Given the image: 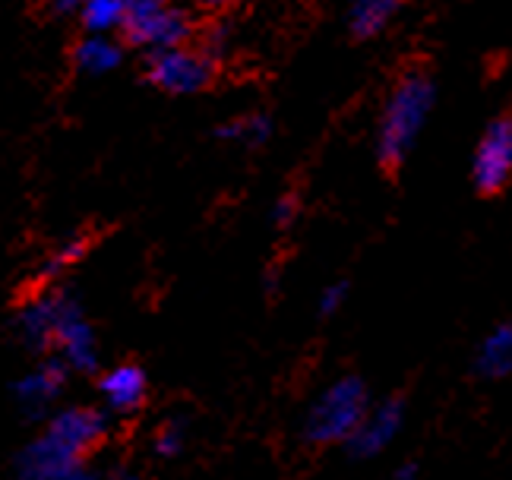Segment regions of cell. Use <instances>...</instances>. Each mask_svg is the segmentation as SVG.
Listing matches in <instances>:
<instances>
[{"label": "cell", "instance_id": "ac0fdd59", "mask_svg": "<svg viewBox=\"0 0 512 480\" xmlns=\"http://www.w3.org/2000/svg\"><path fill=\"white\" fill-rule=\"evenodd\" d=\"M348 297V282H336V285H329L320 297V313L323 316H332L339 307H342V300Z\"/></svg>", "mask_w": 512, "mask_h": 480}, {"label": "cell", "instance_id": "9a60e30c", "mask_svg": "<svg viewBox=\"0 0 512 480\" xmlns=\"http://www.w3.org/2000/svg\"><path fill=\"white\" fill-rule=\"evenodd\" d=\"M219 139H238V143H263V139L269 136V120L263 114H250V117H241V120H231V124L219 127V133H215Z\"/></svg>", "mask_w": 512, "mask_h": 480}, {"label": "cell", "instance_id": "277c9868", "mask_svg": "<svg viewBox=\"0 0 512 480\" xmlns=\"http://www.w3.org/2000/svg\"><path fill=\"white\" fill-rule=\"evenodd\" d=\"M367 411H370V392L364 386V379L342 376L313 402L304 433L310 443H317V446L348 443L351 433L361 427Z\"/></svg>", "mask_w": 512, "mask_h": 480}, {"label": "cell", "instance_id": "2e32d148", "mask_svg": "<svg viewBox=\"0 0 512 480\" xmlns=\"http://www.w3.org/2000/svg\"><path fill=\"white\" fill-rule=\"evenodd\" d=\"M86 253V244L83 240H70V244H64L61 250H54L51 259L45 263V275H57V272H64L67 266H73L76 259H80Z\"/></svg>", "mask_w": 512, "mask_h": 480}, {"label": "cell", "instance_id": "5b68a950", "mask_svg": "<svg viewBox=\"0 0 512 480\" xmlns=\"http://www.w3.org/2000/svg\"><path fill=\"white\" fill-rule=\"evenodd\" d=\"M149 79H152V86H159L162 92H171V95H193V92H203V89L212 83V79H215L212 54H206V51H193V48H187V45L152 51V60H149Z\"/></svg>", "mask_w": 512, "mask_h": 480}, {"label": "cell", "instance_id": "3957f363", "mask_svg": "<svg viewBox=\"0 0 512 480\" xmlns=\"http://www.w3.org/2000/svg\"><path fill=\"white\" fill-rule=\"evenodd\" d=\"M430 108H433L430 76L424 70H405L396 89L389 92L380 133H377V155L386 171H396L408 158V152L415 149Z\"/></svg>", "mask_w": 512, "mask_h": 480}, {"label": "cell", "instance_id": "5bb4252c", "mask_svg": "<svg viewBox=\"0 0 512 480\" xmlns=\"http://www.w3.org/2000/svg\"><path fill=\"white\" fill-rule=\"evenodd\" d=\"M130 0H86L80 7L86 32H114L124 26Z\"/></svg>", "mask_w": 512, "mask_h": 480}, {"label": "cell", "instance_id": "30bf717a", "mask_svg": "<svg viewBox=\"0 0 512 480\" xmlns=\"http://www.w3.org/2000/svg\"><path fill=\"white\" fill-rule=\"evenodd\" d=\"M64 379H67V364H64V360H48V364H42L38 370H32L29 376L19 379L16 395H19V402L26 405V411L42 414L57 398V392L64 389Z\"/></svg>", "mask_w": 512, "mask_h": 480}, {"label": "cell", "instance_id": "8992f818", "mask_svg": "<svg viewBox=\"0 0 512 480\" xmlns=\"http://www.w3.org/2000/svg\"><path fill=\"white\" fill-rule=\"evenodd\" d=\"M471 177L481 193H497L512 177V117H497L481 136L471 162Z\"/></svg>", "mask_w": 512, "mask_h": 480}, {"label": "cell", "instance_id": "4fadbf2b", "mask_svg": "<svg viewBox=\"0 0 512 480\" xmlns=\"http://www.w3.org/2000/svg\"><path fill=\"white\" fill-rule=\"evenodd\" d=\"M76 64L86 73H108L121 64V45L108 32H89V38L76 45Z\"/></svg>", "mask_w": 512, "mask_h": 480}, {"label": "cell", "instance_id": "ba28073f", "mask_svg": "<svg viewBox=\"0 0 512 480\" xmlns=\"http://www.w3.org/2000/svg\"><path fill=\"white\" fill-rule=\"evenodd\" d=\"M405 424V402L402 398H389V402L370 408L361 420V427L351 433L348 439V452L354 458H373L380 455L392 439L399 436Z\"/></svg>", "mask_w": 512, "mask_h": 480}, {"label": "cell", "instance_id": "8fae6325", "mask_svg": "<svg viewBox=\"0 0 512 480\" xmlns=\"http://www.w3.org/2000/svg\"><path fill=\"white\" fill-rule=\"evenodd\" d=\"M475 370L484 379H503L512 373V323L497 326L484 338L475 354Z\"/></svg>", "mask_w": 512, "mask_h": 480}, {"label": "cell", "instance_id": "7c38bea8", "mask_svg": "<svg viewBox=\"0 0 512 480\" xmlns=\"http://www.w3.org/2000/svg\"><path fill=\"white\" fill-rule=\"evenodd\" d=\"M405 0H354L348 10V26L354 38H373L380 35L396 13L402 10Z\"/></svg>", "mask_w": 512, "mask_h": 480}, {"label": "cell", "instance_id": "ffe728a7", "mask_svg": "<svg viewBox=\"0 0 512 480\" xmlns=\"http://www.w3.org/2000/svg\"><path fill=\"white\" fill-rule=\"evenodd\" d=\"M86 4V0H51V7L57 10V13H76Z\"/></svg>", "mask_w": 512, "mask_h": 480}, {"label": "cell", "instance_id": "52a82bcc", "mask_svg": "<svg viewBox=\"0 0 512 480\" xmlns=\"http://www.w3.org/2000/svg\"><path fill=\"white\" fill-rule=\"evenodd\" d=\"M127 35V42L146 51H162V48H177L187 45L193 35V23L184 10H177L171 4L155 7L143 16H133L121 29Z\"/></svg>", "mask_w": 512, "mask_h": 480}, {"label": "cell", "instance_id": "9c48e42d", "mask_svg": "<svg viewBox=\"0 0 512 480\" xmlns=\"http://www.w3.org/2000/svg\"><path fill=\"white\" fill-rule=\"evenodd\" d=\"M102 398L114 414H133L146 398V373L136 364H121L102 376Z\"/></svg>", "mask_w": 512, "mask_h": 480}, {"label": "cell", "instance_id": "44dd1931", "mask_svg": "<svg viewBox=\"0 0 512 480\" xmlns=\"http://www.w3.org/2000/svg\"><path fill=\"white\" fill-rule=\"evenodd\" d=\"M415 474H418V465H399L396 468V477L399 480H408V477H415Z\"/></svg>", "mask_w": 512, "mask_h": 480}, {"label": "cell", "instance_id": "d6986e66", "mask_svg": "<svg viewBox=\"0 0 512 480\" xmlns=\"http://www.w3.org/2000/svg\"><path fill=\"white\" fill-rule=\"evenodd\" d=\"M294 212H298V203H294V196H282L279 203H275V212H272V218H275V225H291V218H294Z\"/></svg>", "mask_w": 512, "mask_h": 480}, {"label": "cell", "instance_id": "7402d4cb", "mask_svg": "<svg viewBox=\"0 0 512 480\" xmlns=\"http://www.w3.org/2000/svg\"><path fill=\"white\" fill-rule=\"evenodd\" d=\"M203 4L209 7V10H225V7H234L238 0H203Z\"/></svg>", "mask_w": 512, "mask_h": 480}, {"label": "cell", "instance_id": "6da1fadb", "mask_svg": "<svg viewBox=\"0 0 512 480\" xmlns=\"http://www.w3.org/2000/svg\"><path fill=\"white\" fill-rule=\"evenodd\" d=\"M102 436V414L92 408H67L51 417V427L23 449L16 471L32 480H73L83 474L86 458Z\"/></svg>", "mask_w": 512, "mask_h": 480}, {"label": "cell", "instance_id": "e0dca14e", "mask_svg": "<svg viewBox=\"0 0 512 480\" xmlns=\"http://www.w3.org/2000/svg\"><path fill=\"white\" fill-rule=\"evenodd\" d=\"M181 446H184V433L177 430V427L162 430V433H159V439H155V452H159L162 458L177 455V452H181Z\"/></svg>", "mask_w": 512, "mask_h": 480}, {"label": "cell", "instance_id": "7a4b0ae2", "mask_svg": "<svg viewBox=\"0 0 512 480\" xmlns=\"http://www.w3.org/2000/svg\"><path fill=\"white\" fill-rule=\"evenodd\" d=\"M19 329L32 348H57L61 360L70 370H95L98 367V345L86 313L70 294H45L19 313Z\"/></svg>", "mask_w": 512, "mask_h": 480}]
</instances>
